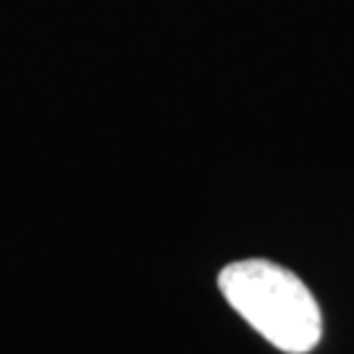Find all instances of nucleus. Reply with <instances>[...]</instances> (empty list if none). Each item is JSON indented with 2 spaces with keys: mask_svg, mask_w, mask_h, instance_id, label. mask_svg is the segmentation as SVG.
I'll return each instance as SVG.
<instances>
[{
  "mask_svg": "<svg viewBox=\"0 0 354 354\" xmlns=\"http://www.w3.org/2000/svg\"><path fill=\"white\" fill-rule=\"evenodd\" d=\"M218 286L228 304L281 352L307 354L317 346L323 333L320 307L291 270L252 257L223 268Z\"/></svg>",
  "mask_w": 354,
  "mask_h": 354,
  "instance_id": "obj_1",
  "label": "nucleus"
}]
</instances>
